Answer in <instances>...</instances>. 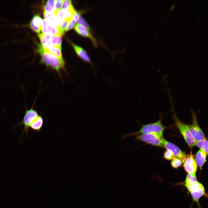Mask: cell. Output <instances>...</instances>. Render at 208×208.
<instances>
[{"instance_id":"6da1fadb","label":"cell","mask_w":208,"mask_h":208,"mask_svg":"<svg viewBox=\"0 0 208 208\" xmlns=\"http://www.w3.org/2000/svg\"><path fill=\"white\" fill-rule=\"evenodd\" d=\"M38 49L41 57L40 62L55 70L60 74V70L64 68V62L61 61L55 55L44 49L41 45L39 44Z\"/></svg>"},{"instance_id":"7a4b0ae2","label":"cell","mask_w":208,"mask_h":208,"mask_svg":"<svg viewBox=\"0 0 208 208\" xmlns=\"http://www.w3.org/2000/svg\"><path fill=\"white\" fill-rule=\"evenodd\" d=\"M184 185L190 192L193 200L199 204V199L205 195V193L203 185L198 181L195 174H187Z\"/></svg>"},{"instance_id":"3957f363","label":"cell","mask_w":208,"mask_h":208,"mask_svg":"<svg viewBox=\"0 0 208 208\" xmlns=\"http://www.w3.org/2000/svg\"><path fill=\"white\" fill-rule=\"evenodd\" d=\"M165 127L162 124L161 120L159 119L156 122L142 125L141 129L134 132L127 134L122 137L124 139L130 136H136L146 133H154L163 135Z\"/></svg>"},{"instance_id":"277c9868","label":"cell","mask_w":208,"mask_h":208,"mask_svg":"<svg viewBox=\"0 0 208 208\" xmlns=\"http://www.w3.org/2000/svg\"><path fill=\"white\" fill-rule=\"evenodd\" d=\"M172 107L173 112H174L173 116L175 125L180 131L189 147L191 148L192 147L196 145V141L191 134L188 125L180 120L174 112V108L172 105Z\"/></svg>"},{"instance_id":"5b68a950","label":"cell","mask_w":208,"mask_h":208,"mask_svg":"<svg viewBox=\"0 0 208 208\" xmlns=\"http://www.w3.org/2000/svg\"><path fill=\"white\" fill-rule=\"evenodd\" d=\"M135 140L148 144L164 147L165 140L163 135L151 133L142 134L135 136Z\"/></svg>"},{"instance_id":"8992f818","label":"cell","mask_w":208,"mask_h":208,"mask_svg":"<svg viewBox=\"0 0 208 208\" xmlns=\"http://www.w3.org/2000/svg\"><path fill=\"white\" fill-rule=\"evenodd\" d=\"M36 100V99L31 107L29 109H27L26 104H25L26 111L23 120L18 124L21 125H23L24 126L22 135L25 133L26 135H27L30 128V124L33 120L39 115L38 112L33 108V106Z\"/></svg>"},{"instance_id":"52a82bcc","label":"cell","mask_w":208,"mask_h":208,"mask_svg":"<svg viewBox=\"0 0 208 208\" xmlns=\"http://www.w3.org/2000/svg\"><path fill=\"white\" fill-rule=\"evenodd\" d=\"M192 123L188 127L192 135L196 142L200 140L205 138L204 134L198 125L196 115L195 113L192 110Z\"/></svg>"},{"instance_id":"ba28073f","label":"cell","mask_w":208,"mask_h":208,"mask_svg":"<svg viewBox=\"0 0 208 208\" xmlns=\"http://www.w3.org/2000/svg\"><path fill=\"white\" fill-rule=\"evenodd\" d=\"M183 163L184 169L188 174H195L197 169V165L191 152L190 155L187 156Z\"/></svg>"},{"instance_id":"9c48e42d","label":"cell","mask_w":208,"mask_h":208,"mask_svg":"<svg viewBox=\"0 0 208 208\" xmlns=\"http://www.w3.org/2000/svg\"><path fill=\"white\" fill-rule=\"evenodd\" d=\"M75 29L76 31L80 35L89 38L92 41V44L95 47H97L98 44L103 45L100 42L98 41L94 37L86 28L81 25L77 24L75 27Z\"/></svg>"},{"instance_id":"30bf717a","label":"cell","mask_w":208,"mask_h":208,"mask_svg":"<svg viewBox=\"0 0 208 208\" xmlns=\"http://www.w3.org/2000/svg\"><path fill=\"white\" fill-rule=\"evenodd\" d=\"M164 147L167 149L171 151L174 156L180 159L183 162L184 161L187 155L185 153L182 151L177 146L165 140L164 144Z\"/></svg>"},{"instance_id":"8fae6325","label":"cell","mask_w":208,"mask_h":208,"mask_svg":"<svg viewBox=\"0 0 208 208\" xmlns=\"http://www.w3.org/2000/svg\"><path fill=\"white\" fill-rule=\"evenodd\" d=\"M41 30L43 33L52 36L59 35V28L45 19H43Z\"/></svg>"},{"instance_id":"7c38bea8","label":"cell","mask_w":208,"mask_h":208,"mask_svg":"<svg viewBox=\"0 0 208 208\" xmlns=\"http://www.w3.org/2000/svg\"><path fill=\"white\" fill-rule=\"evenodd\" d=\"M42 21L43 19L39 15H35L30 22V26L31 28L36 33H40L42 28Z\"/></svg>"},{"instance_id":"4fadbf2b","label":"cell","mask_w":208,"mask_h":208,"mask_svg":"<svg viewBox=\"0 0 208 208\" xmlns=\"http://www.w3.org/2000/svg\"><path fill=\"white\" fill-rule=\"evenodd\" d=\"M77 54L83 61L90 64L93 67L90 59L86 51L82 48L77 45L73 44Z\"/></svg>"},{"instance_id":"5bb4252c","label":"cell","mask_w":208,"mask_h":208,"mask_svg":"<svg viewBox=\"0 0 208 208\" xmlns=\"http://www.w3.org/2000/svg\"><path fill=\"white\" fill-rule=\"evenodd\" d=\"M42 46L45 49L51 47V40L52 36L42 33L38 34Z\"/></svg>"},{"instance_id":"9a60e30c","label":"cell","mask_w":208,"mask_h":208,"mask_svg":"<svg viewBox=\"0 0 208 208\" xmlns=\"http://www.w3.org/2000/svg\"><path fill=\"white\" fill-rule=\"evenodd\" d=\"M207 155L204 151L200 149L196 153L195 161L197 165L200 168L206 161Z\"/></svg>"},{"instance_id":"2e32d148","label":"cell","mask_w":208,"mask_h":208,"mask_svg":"<svg viewBox=\"0 0 208 208\" xmlns=\"http://www.w3.org/2000/svg\"><path fill=\"white\" fill-rule=\"evenodd\" d=\"M44 19L59 27L60 21L54 13H50L44 11Z\"/></svg>"},{"instance_id":"e0dca14e","label":"cell","mask_w":208,"mask_h":208,"mask_svg":"<svg viewBox=\"0 0 208 208\" xmlns=\"http://www.w3.org/2000/svg\"><path fill=\"white\" fill-rule=\"evenodd\" d=\"M43 122L42 116L39 115L31 123L30 128L35 131H39L42 127Z\"/></svg>"},{"instance_id":"ac0fdd59","label":"cell","mask_w":208,"mask_h":208,"mask_svg":"<svg viewBox=\"0 0 208 208\" xmlns=\"http://www.w3.org/2000/svg\"><path fill=\"white\" fill-rule=\"evenodd\" d=\"M44 11L48 13H55L56 8L54 0H49L47 1L44 7Z\"/></svg>"},{"instance_id":"d6986e66","label":"cell","mask_w":208,"mask_h":208,"mask_svg":"<svg viewBox=\"0 0 208 208\" xmlns=\"http://www.w3.org/2000/svg\"><path fill=\"white\" fill-rule=\"evenodd\" d=\"M46 50L55 55L58 57L61 61L64 62L62 56L61 48L52 46L49 47L48 49Z\"/></svg>"},{"instance_id":"ffe728a7","label":"cell","mask_w":208,"mask_h":208,"mask_svg":"<svg viewBox=\"0 0 208 208\" xmlns=\"http://www.w3.org/2000/svg\"><path fill=\"white\" fill-rule=\"evenodd\" d=\"M196 145L200 149L204 151L208 154V141L206 138L196 142Z\"/></svg>"},{"instance_id":"44dd1931","label":"cell","mask_w":208,"mask_h":208,"mask_svg":"<svg viewBox=\"0 0 208 208\" xmlns=\"http://www.w3.org/2000/svg\"><path fill=\"white\" fill-rule=\"evenodd\" d=\"M51 42V47L54 46L61 48V36L59 35L52 36Z\"/></svg>"},{"instance_id":"7402d4cb","label":"cell","mask_w":208,"mask_h":208,"mask_svg":"<svg viewBox=\"0 0 208 208\" xmlns=\"http://www.w3.org/2000/svg\"><path fill=\"white\" fill-rule=\"evenodd\" d=\"M70 21L67 19L60 21L58 32L59 35L62 37L64 35L65 30Z\"/></svg>"},{"instance_id":"603a6c76","label":"cell","mask_w":208,"mask_h":208,"mask_svg":"<svg viewBox=\"0 0 208 208\" xmlns=\"http://www.w3.org/2000/svg\"><path fill=\"white\" fill-rule=\"evenodd\" d=\"M73 8L71 0H65L64 1L61 9L63 11H66Z\"/></svg>"},{"instance_id":"cb8c5ba5","label":"cell","mask_w":208,"mask_h":208,"mask_svg":"<svg viewBox=\"0 0 208 208\" xmlns=\"http://www.w3.org/2000/svg\"><path fill=\"white\" fill-rule=\"evenodd\" d=\"M182 164V161L180 159L175 157L171 161L172 166L174 168H177L181 166Z\"/></svg>"},{"instance_id":"d4e9b609","label":"cell","mask_w":208,"mask_h":208,"mask_svg":"<svg viewBox=\"0 0 208 208\" xmlns=\"http://www.w3.org/2000/svg\"><path fill=\"white\" fill-rule=\"evenodd\" d=\"M175 157L172 152L168 149L164 152L163 156V157L168 160H172Z\"/></svg>"},{"instance_id":"484cf974","label":"cell","mask_w":208,"mask_h":208,"mask_svg":"<svg viewBox=\"0 0 208 208\" xmlns=\"http://www.w3.org/2000/svg\"><path fill=\"white\" fill-rule=\"evenodd\" d=\"M77 22L79 24L82 25L88 31H90V29L89 25L80 15L79 16Z\"/></svg>"},{"instance_id":"4316f807","label":"cell","mask_w":208,"mask_h":208,"mask_svg":"<svg viewBox=\"0 0 208 208\" xmlns=\"http://www.w3.org/2000/svg\"><path fill=\"white\" fill-rule=\"evenodd\" d=\"M64 1V0H54L55 4V7L56 8L55 13L57 11L61 9Z\"/></svg>"},{"instance_id":"83f0119b","label":"cell","mask_w":208,"mask_h":208,"mask_svg":"<svg viewBox=\"0 0 208 208\" xmlns=\"http://www.w3.org/2000/svg\"><path fill=\"white\" fill-rule=\"evenodd\" d=\"M76 22V21L73 17L71 20L66 27L65 31H67L72 29L74 27Z\"/></svg>"},{"instance_id":"f1b7e54d","label":"cell","mask_w":208,"mask_h":208,"mask_svg":"<svg viewBox=\"0 0 208 208\" xmlns=\"http://www.w3.org/2000/svg\"><path fill=\"white\" fill-rule=\"evenodd\" d=\"M176 5V3H174L171 6L170 9L169 11V12H170V11H171L172 10L175 8V7Z\"/></svg>"},{"instance_id":"f546056e","label":"cell","mask_w":208,"mask_h":208,"mask_svg":"<svg viewBox=\"0 0 208 208\" xmlns=\"http://www.w3.org/2000/svg\"><path fill=\"white\" fill-rule=\"evenodd\" d=\"M158 32H157V33L156 34H155V36H158Z\"/></svg>"},{"instance_id":"4dcf8cb0","label":"cell","mask_w":208,"mask_h":208,"mask_svg":"<svg viewBox=\"0 0 208 208\" xmlns=\"http://www.w3.org/2000/svg\"><path fill=\"white\" fill-rule=\"evenodd\" d=\"M200 28H199V29H198V31H197V32H198V31H199V30H200Z\"/></svg>"}]
</instances>
